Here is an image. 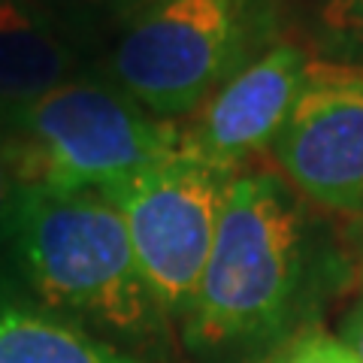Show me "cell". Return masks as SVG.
Masks as SVG:
<instances>
[{
  "label": "cell",
  "mask_w": 363,
  "mask_h": 363,
  "mask_svg": "<svg viewBox=\"0 0 363 363\" xmlns=\"http://www.w3.org/2000/svg\"><path fill=\"white\" fill-rule=\"evenodd\" d=\"M354 285L336 218L272 167L236 173L182 336L206 363H267Z\"/></svg>",
  "instance_id": "cell-1"
},
{
  "label": "cell",
  "mask_w": 363,
  "mask_h": 363,
  "mask_svg": "<svg viewBox=\"0 0 363 363\" xmlns=\"http://www.w3.org/2000/svg\"><path fill=\"white\" fill-rule=\"evenodd\" d=\"M279 40L281 0H149L116 25L97 73L145 112L182 121Z\"/></svg>",
  "instance_id": "cell-2"
},
{
  "label": "cell",
  "mask_w": 363,
  "mask_h": 363,
  "mask_svg": "<svg viewBox=\"0 0 363 363\" xmlns=\"http://www.w3.org/2000/svg\"><path fill=\"white\" fill-rule=\"evenodd\" d=\"M9 248L52 309L140 342L167 327L145 288L121 212L100 191L25 185Z\"/></svg>",
  "instance_id": "cell-3"
},
{
  "label": "cell",
  "mask_w": 363,
  "mask_h": 363,
  "mask_svg": "<svg viewBox=\"0 0 363 363\" xmlns=\"http://www.w3.org/2000/svg\"><path fill=\"white\" fill-rule=\"evenodd\" d=\"M25 185L109 191L182 149V121L145 112L106 76L82 73L0 133Z\"/></svg>",
  "instance_id": "cell-4"
},
{
  "label": "cell",
  "mask_w": 363,
  "mask_h": 363,
  "mask_svg": "<svg viewBox=\"0 0 363 363\" xmlns=\"http://www.w3.org/2000/svg\"><path fill=\"white\" fill-rule=\"evenodd\" d=\"M233 176L179 149L104 191L121 212L145 288L167 324L188 315Z\"/></svg>",
  "instance_id": "cell-5"
},
{
  "label": "cell",
  "mask_w": 363,
  "mask_h": 363,
  "mask_svg": "<svg viewBox=\"0 0 363 363\" xmlns=\"http://www.w3.org/2000/svg\"><path fill=\"white\" fill-rule=\"evenodd\" d=\"M272 169L339 221L363 218V73L318 64L272 143Z\"/></svg>",
  "instance_id": "cell-6"
},
{
  "label": "cell",
  "mask_w": 363,
  "mask_h": 363,
  "mask_svg": "<svg viewBox=\"0 0 363 363\" xmlns=\"http://www.w3.org/2000/svg\"><path fill=\"white\" fill-rule=\"evenodd\" d=\"M312 55L294 40H279L255 64L236 73L182 124V149L242 173L272 149L312 76Z\"/></svg>",
  "instance_id": "cell-7"
},
{
  "label": "cell",
  "mask_w": 363,
  "mask_h": 363,
  "mask_svg": "<svg viewBox=\"0 0 363 363\" xmlns=\"http://www.w3.org/2000/svg\"><path fill=\"white\" fill-rule=\"evenodd\" d=\"M82 30L30 0H0V133L37 100L88 73Z\"/></svg>",
  "instance_id": "cell-8"
},
{
  "label": "cell",
  "mask_w": 363,
  "mask_h": 363,
  "mask_svg": "<svg viewBox=\"0 0 363 363\" xmlns=\"http://www.w3.org/2000/svg\"><path fill=\"white\" fill-rule=\"evenodd\" d=\"M0 363H143L64 318L0 309Z\"/></svg>",
  "instance_id": "cell-9"
},
{
  "label": "cell",
  "mask_w": 363,
  "mask_h": 363,
  "mask_svg": "<svg viewBox=\"0 0 363 363\" xmlns=\"http://www.w3.org/2000/svg\"><path fill=\"white\" fill-rule=\"evenodd\" d=\"M281 16L312 61L363 73V0H281Z\"/></svg>",
  "instance_id": "cell-10"
},
{
  "label": "cell",
  "mask_w": 363,
  "mask_h": 363,
  "mask_svg": "<svg viewBox=\"0 0 363 363\" xmlns=\"http://www.w3.org/2000/svg\"><path fill=\"white\" fill-rule=\"evenodd\" d=\"M267 363H357V360L339 345L336 336L324 333L321 327H312V330L294 336L288 345H281Z\"/></svg>",
  "instance_id": "cell-11"
},
{
  "label": "cell",
  "mask_w": 363,
  "mask_h": 363,
  "mask_svg": "<svg viewBox=\"0 0 363 363\" xmlns=\"http://www.w3.org/2000/svg\"><path fill=\"white\" fill-rule=\"evenodd\" d=\"M21 182L13 152H9L6 140L0 136V255L13 242V227H16V215H18V200H21Z\"/></svg>",
  "instance_id": "cell-12"
},
{
  "label": "cell",
  "mask_w": 363,
  "mask_h": 363,
  "mask_svg": "<svg viewBox=\"0 0 363 363\" xmlns=\"http://www.w3.org/2000/svg\"><path fill=\"white\" fill-rule=\"evenodd\" d=\"M336 339L351 357H354L357 363H363V285H360V294L345 309L342 321H339Z\"/></svg>",
  "instance_id": "cell-13"
},
{
  "label": "cell",
  "mask_w": 363,
  "mask_h": 363,
  "mask_svg": "<svg viewBox=\"0 0 363 363\" xmlns=\"http://www.w3.org/2000/svg\"><path fill=\"white\" fill-rule=\"evenodd\" d=\"M30 4L49 9V13H55V16L64 18V21H70V25L79 28V30H85L88 21H97L100 18L94 0H30Z\"/></svg>",
  "instance_id": "cell-14"
},
{
  "label": "cell",
  "mask_w": 363,
  "mask_h": 363,
  "mask_svg": "<svg viewBox=\"0 0 363 363\" xmlns=\"http://www.w3.org/2000/svg\"><path fill=\"white\" fill-rule=\"evenodd\" d=\"M339 227H342V240L354 264V285H363V218L342 221Z\"/></svg>",
  "instance_id": "cell-15"
},
{
  "label": "cell",
  "mask_w": 363,
  "mask_h": 363,
  "mask_svg": "<svg viewBox=\"0 0 363 363\" xmlns=\"http://www.w3.org/2000/svg\"><path fill=\"white\" fill-rule=\"evenodd\" d=\"M94 4H97L100 18H112L118 25L121 18H128L133 9H140L143 4H149V0H94Z\"/></svg>",
  "instance_id": "cell-16"
}]
</instances>
